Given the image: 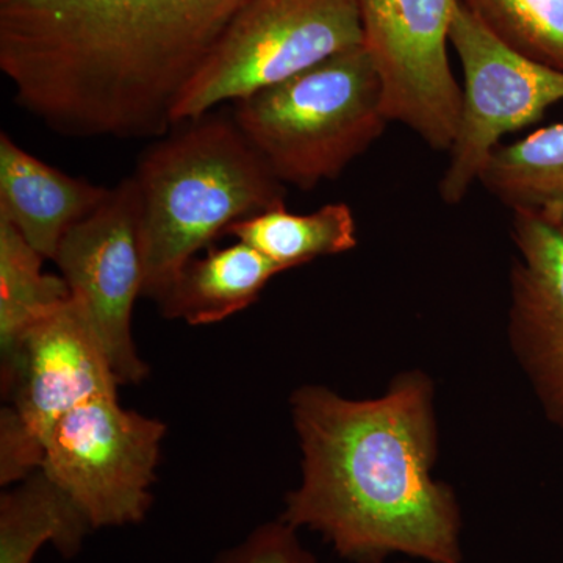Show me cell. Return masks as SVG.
I'll list each match as a JSON object with an SVG mask.
<instances>
[{
	"label": "cell",
	"mask_w": 563,
	"mask_h": 563,
	"mask_svg": "<svg viewBox=\"0 0 563 563\" xmlns=\"http://www.w3.org/2000/svg\"><path fill=\"white\" fill-rule=\"evenodd\" d=\"M243 0H0L14 101L68 139H162Z\"/></svg>",
	"instance_id": "cell-1"
},
{
	"label": "cell",
	"mask_w": 563,
	"mask_h": 563,
	"mask_svg": "<svg viewBox=\"0 0 563 563\" xmlns=\"http://www.w3.org/2000/svg\"><path fill=\"white\" fill-rule=\"evenodd\" d=\"M463 70L461 114L440 198L459 206L507 133L542 121L563 101V73L510 49L459 0L450 31Z\"/></svg>",
	"instance_id": "cell-8"
},
{
	"label": "cell",
	"mask_w": 563,
	"mask_h": 563,
	"mask_svg": "<svg viewBox=\"0 0 563 563\" xmlns=\"http://www.w3.org/2000/svg\"><path fill=\"white\" fill-rule=\"evenodd\" d=\"M280 273L261 252L236 242L188 262L157 302L172 320L213 324L247 309Z\"/></svg>",
	"instance_id": "cell-13"
},
{
	"label": "cell",
	"mask_w": 563,
	"mask_h": 563,
	"mask_svg": "<svg viewBox=\"0 0 563 563\" xmlns=\"http://www.w3.org/2000/svg\"><path fill=\"white\" fill-rule=\"evenodd\" d=\"M120 385L73 296L41 318L2 368V388L13 404L0 415V484L40 470L55 424L81 404L118 395Z\"/></svg>",
	"instance_id": "cell-6"
},
{
	"label": "cell",
	"mask_w": 563,
	"mask_h": 563,
	"mask_svg": "<svg viewBox=\"0 0 563 563\" xmlns=\"http://www.w3.org/2000/svg\"><path fill=\"white\" fill-rule=\"evenodd\" d=\"M225 235L250 244L282 272L357 246L354 213L343 202L328 203L307 214L291 213L285 206L274 207L235 222Z\"/></svg>",
	"instance_id": "cell-15"
},
{
	"label": "cell",
	"mask_w": 563,
	"mask_h": 563,
	"mask_svg": "<svg viewBox=\"0 0 563 563\" xmlns=\"http://www.w3.org/2000/svg\"><path fill=\"white\" fill-rule=\"evenodd\" d=\"M357 46L358 0H243L177 103L174 122L196 120Z\"/></svg>",
	"instance_id": "cell-5"
},
{
	"label": "cell",
	"mask_w": 563,
	"mask_h": 563,
	"mask_svg": "<svg viewBox=\"0 0 563 563\" xmlns=\"http://www.w3.org/2000/svg\"><path fill=\"white\" fill-rule=\"evenodd\" d=\"M510 49L563 73V0H462Z\"/></svg>",
	"instance_id": "cell-18"
},
{
	"label": "cell",
	"mask_w": 563,
	"mask_h": 563,
	"mask_svg": "<svg viewBox=\"0 0 563 563\" xmlns=\"http://www.w3.org/2000/svg\"><path fill=\"white\" fill-rule=\"evenodd\" d=\"M433 395L421 372L399 374L376 399L342 398L320 385L292 393L302 481L280 520L320 533L352 563H385L396 554L463 563L461 504L432 476Z\"/></svg>",
	"instance_id": "cell-2"
},
{
	"label": "cell",
	"mask_w": 563,
	"mask_h": 563,
	"mask_svg": "<svg viewBox=\"0 0 563 563\" xmlns=\"http://www.w3.org/2000/svg\"><path fill=\"white\" fill-rule=\"evenodd\" d=\"M479 184L514 213L563 218V122L496 147Z\"/></svg>",
	"instance_id": "cell-16"
},
{
	"label": "cell",
	"mask_w": 563,
	"mask_h": 563,
	"mask_svg": "<svg viewBox=\"0 0 563 563\" xmlns=\"http://www.w3.org/2000/svg\"><path fill=\"white\" fill-rule=\"evenodd\" d=\"M509 336L548 420L563 429V218L517 211Z\"/></svg>",
	"instance_id": "cell-11"
},
{
	"label": "cell",
	"mask_w": 563,
	"mask_h": 563,
	"mask_svg": "<svg viewBox=\"0 0 563 563\" xmlns=\"http://www.w3.org/2000/svg\"><path fill=\"white\" fill-rule=\"evenodd\" d=\"M91 529L79 507L40 470L0 498V563H33L46 543L74 558Z\"/></svg>",
	"instance_id": "cell-14"
},
{
	"label": "cell",
	"mask_w": 563,
	"mask_h": 563,
	"mask_svg": "<svg viewBox=\"0 0 563 563\" xmlns=\"http://www.w3.org/2000/svg\"><path fill=\"white\" fill-rule=\"evenodd\" d=\"M110 188L69 176L0 133V218L54 261L63 236L92 213Z\"/></svg>",
	"instance_id": "cell-12"
},
{
	"label": "cell",
	"mask_w": 563,
	"mask_h": 563,
	"mask_svg": "<svg viewBox=\"0 0 563 563\" xmlns=\"http://www.w3.org/2000/svg\"><path fill=\"white\" fill-rule=\"evenodd\" d=\"M232 117L274 176L302 191L336 179L390 122L365 46L252 92Z\"/></svg>",
	"instance_id": "cell-4"
},
{
	"label": "cell",
	"mask_w": 563,
	"mask_h": 563,
	"mask_svg": "<svg viewBox=\"0 0 563 563\" xmlns=\"http://www.w3.org/2000/svg\"><path fill=\"white\" fill-rule=\"evenodd\" d=\"M44 257L0 218V354L2 368L33 325L68 301L65 279L43 273Z\"/></svg>",
	"instance_id": "cell-17"
},
{
	"label": "cell",
	"mask_w": 563,
	"mask_h": 563,
	"mask_svg": "<svg viewBox=\"0 0 563 563\" xmlns=\"http://www.w3.org/2000/svg\"><path fill=\"white\" fill-rule=\"evenodd\" d=\"M363 46L383 84L388 121L433 151L453 144L462 88L448 46L459 0H358Z\"/></svg>",
	"instance_id": "cell-9"
},
{
	"label": "cell",
	"mask_w": 563,
	"mask_h": 563,
	"mask_svg": "<svg viewBox=\"0 0 563 563\" xmlns=\"http://www.w3.org/2000/svg\"><path fill=\"white\" fill-rule=\"evenodd\" d=\"M131 179L139 201L143 295L155 301L232 224L285 206V185L232 114L217 111L174 125L141 155Z\"/></svg>",
	"instance_id": "cell-3"
},
{
	"label": "cell",
	"mask_w": 563,
	"mask_h": 563,
	"mask_svg": "<svg viewBox=\"0 0 563 563\" xmlns=\"http://www.w3.org/2000/svg\"><path fill=\"white\" fill-rule=\"evenodd\" d=\"M217 563H320L302 547L298 529L280 518L258 526L242 543L218 555Z\"/></svg>",
	"instance_id": "cell-19"
},
{
	"label": "cell",
	"mask_w": 563,
	"mask_h": 563,
	"mask_svg": "<svg viewBox=\"0 0 563 563\" xmlns=\"http://www.w3.org/2000/svg\"><path fill=\"white\" fill-rule=\"evenodd\" d=\"M54 262L120 384L143 380L147 366L132 335L133 307L143 295L144 262L131 177L110 188L106 201L69 229Z\"/></svg>",
	"instance_id": "cell-10"
},
{
	"label": "cell",
	"mask_w": 563,
	"mask_h": 563,
	"mask_svg": "<svg viewBox=\"0 0 563 563\" xmlns=\"http://www.w3.org/2000/svg\"><path fill=\"white\" fill-rule=\"evenodd\" d=\"M166 426L124 409L118 395L81 404L52 429L41 472L79 507L92 529L144 520Z\"/></svg>",
	"instance_id": "cell-7"
}]
</instances>
